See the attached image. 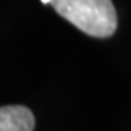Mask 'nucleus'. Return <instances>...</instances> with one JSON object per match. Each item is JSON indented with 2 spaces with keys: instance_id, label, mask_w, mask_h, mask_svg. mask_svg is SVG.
<instances>
[{
  "instance_id": "1",
  "label": "nucleus",
  "mask_w": 131,
  "mask_h": 131,
  "mask_svg": "<svg viewBox=\"0 0 131 131\" xmlns=\"http://www.w3.org/2000/svg\"><path fill=\"white\" fill-rule=\"evenodd\" d=\"M54 10L76 29L95 38H109L117 29L112 0H51Z\"/></svg>"
},
{
  "instance_id": "2",
  "label": "nucleus",
  "mask_w": 131,
  "mask_h": 131,
  "mask_svg": "<svg viewBox=\"0 0 131 131\" xmlns=\"http://www.w3.org/2000/svg\"><path fill=\"white\" fill-rule=\"evenodd\" d=\"M33 112L25 106H2L0 107V131H33Z\"/></svg>"
},
{
  "instance_id": "3",
  "label": "nucleus",
  "mask_w": 131,
  "mask_h": 131,
  "mask_svg": "<svg viewBox=\"0 0 131 131\" xmlns=\"http://www.w3.org/2000/svg\"><path fill=\"white\" fill-rule=\"evenodd\" d=\"M41 2H43V3H44V5H48V3H49V2H51V0H41Z\"/></svg>"
}]
</instances>
